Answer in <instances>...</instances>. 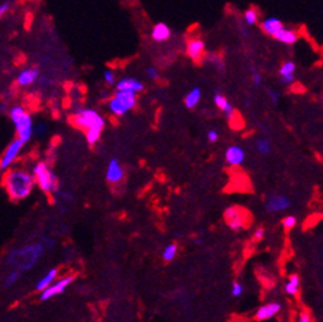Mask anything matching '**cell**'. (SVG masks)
Here are the masks:
<instances>
[{
    "label": "cell",
    "instance_id": "cell-7",
    "mask_svg": "<svg viewBox=\"0 0 323 322\" xmlns=\"http://www.w3.org/2000/svg\"><path fill=\"white\" fill-rule=\"evenodd\" d=\"M24 142L20 140V138H16L13 140L11 144L7 146V149L4 150L3 155L0 157V171L4 173L8 169H11L16 161L20 157L21 151L24 149Z\"/></svg>",
    "mask_w": 323,
    "mask_h": 322
},
{
    "label": "cell",
    "instance_id": "cell-38",
    "mask_svg": "<svg viewBox=\"0 0 323 322\" xmlns=\"http://www.w3.org/2000/svg\"><path fill=\"white\" fill-rule=\"evenodd\" d=\"M280 80H281V83L284 86H291V84H293V83L296 82V75L295 74L284 75V76L280 78Z\"/></svg>",
    "mask_w": 323,
    "mask_h": 322
},
{
    "label": "cell",
    "instance_id": "cell-18",
    "mask_svg": "<svg viewBox=\"0 0 323 322\" xmlns=\"http://www.w3.org/2000/svg\"><path fill=\"white\" fill-rule=\"evenodd\" d=\"M273 38H276V40L281 42V44H285V45H293V44L298 41L299 36L295 29H289L282 26L277 33L274 34Z\"/></svg>",
    "mask_w": 323,
    "mask_h": 322
},
{
    "label": "cell",
    "instance_id": "cell-16",
    "mask_svg": "<svg viewBox=\"0 0 323 322\" xmlns=\"http://www.w3.org/2000/svg\"><path fill=\"white\" fill-rule=\"evenodd\" d=\"M213 100H214L216 107H218L222 112H224V115H225L226 119H227L229 121H233L234 117L237 116V112H235V108L230 104V101L227 100V98L224 95H221V94H216L214 98H213Z\"/></svg>",
    "mask_w": 323,
    "mask_h": 322
},
{
    "label": "cell",
    "instance_id": "cell-1",
    "mask_svg": "<svg viewBox=\"0 0 323 322\" xmlns=\"http://www.w3.org/2000/svg\"><path fill=\"white\" fill-rule=\"evenodd\" d=\"M3 187L9 198L13 201H21L32 194L36 180L32 171L24 167H11L3 173Z\"/></svg>",
    "mask_w": 323,
    "mask_h": 322
},
{
    "label": "cell",
    "instance_id": "cell-42",
    "mask_svg": "<svg viewBox=\"0 0 323 322\" xmlns=\"http://www.w3.org/2000/svg\"><path fill=\"white\" fill-rule=\"evenodd\" d=\"M206 137H208L209 142H217V140H218L217 130H209L208 134H206Z\"/></svg>",
    "mask_w": 323,
    "mask_h": 322
},
{
    "label": "cell",
    "instance_id": "cell-3",
    "mask_svg": "<svg viewBox=\"0 0 323 322\" xmlns=\"http://www.w3.org/2000/svg\"><path fill=\"white\" fill-rule=\"evenodd\" d=\"M8 116L16 129L17 138H20L24 144H28L33 138V123L32 115L23 105H12L8 109Z\"/></svg>",
    "mask_w": 323,
    "mask_h": 322
},
{
    "label": "cell",
    "instance_id": "cell-41",
    "mask_svg": "<svg viewBox=\"0 0 323 322\" xmlns=\"http://www.w3.org/2000/svg\"><path fill=\"white\" fill-rule=\"evenodd\" d=\"M264 234H266V230H264V227H258L254 233V238L255 240H263L264 238Z\"/></svg>",
    "mask_w": 323,
    "mask_h": 322
},
{
    "label": "cell",
    "instance_id": "cell-33",
    "mask_svg": "<svg viewBox=\"0 0 323 322\" xmlns=\"http://www.w3.org/2000/svg\"><path fill=\"white\" fill-rule=\"evenodd\" d=\"M243 294V285L239 281H234L231 285V296L233 297H239Z\"/></svg>",
    "mask_w": 323,
    "mask_h": 322
},
{
    "label": "cell",
    "instance_id": "cell-10",
    "mask_svg": "<svg viewBox=\"0 0 323 322\" xmlns=\"http://www.w3.org/2000/svg\"><path fill=\"white\" fill-rule=\"evenodd\" d=\"M124 176H125V171H124V167L121 166L119 159L117 158L111 159L108 163V167H106V180L111 184H117V183L123 182Z\"/></svg>",
    "mask_w": 323,
    "mask_h": 322
},
{
    "label": "cell",
    "instance_id": "cell-32",
    "mask_svg": "<svg viewBox=\"0 0 323 322\" xmlns=\"http://www.w3.org/2000/svg\"><path fill=\"white\" fill-rule=\"evenodd\" d=\"M296 225H297V219H296L295 216L289 215L282 219V226H284V229H286V230H292Z\"/></svg>",
    "mask_w": 323,
    "mask_h": 322
},
{
    "label": "cell",
    "instance_id": "cell-8",
    "mask_svg": "<svg viewBox=\"0 0 323 322\" xmlns=\"http://www.w3.org/2000/svg\"><path fill=\"white\" fill-rule=\"evenodd\" d=\"M74 279L75 277L71 276V275L61 277V279H55L53 284H50L48 288H45L44 291L40 292V294H41L40 295V300H41V301H49V300H51V298L58 296V295L63 294L66 289L74 283Z\"/></svg>",
    "mask_w": 323,
    "mask_h": 322
},
{
    "label": "cell",
    "instance_id": "cell-20",
    "mask_svg": "<svg viewBox=\"0 0 323 322\" xmlns=\"http://www.w3.org/2000/svg\"><path fill=\"white\" fill-rule=\"evenodd\" d=\"M282 26H284L282 21L280 20V19H277V17H267L266 20L262 21L263 32L268 34V36H271V37H273L274 34L277 33Z\"/></svg>",
    "mask_w": 323,
    "mask_h": 322
},
{
    "label": "cell",
    "instance_id": "cell-17",
    "mask_svg": "<svg viewBox=\"0 0 323 322\" xmlns=\"http://www.w3.org/2000/svg\"><path fill=\"white\" fill-rule=\"evenodd\" d=\"M171 28L164 23H158L152 26L151 30V38L156 42H164L168 41L171 38Z\"/></svg>",
    "mask_w": 323,
    "mask_h": 322
},
{
    "label": "cell",
    "instance_id": "cell-44",
    "mask_svg": "<svg viewBox=\"0 0 323 322\" xmlns=\"http://www.w3.org/2000/svg\"><path fill=\"white\" fill-rule=\"evenodd\" d=\"M195 244L199 245V246H201V245L204 244V241L201 240V238H195Z\"/></svg>",
    "mask_w": 323,
    "mask_h": 322
},
{
    "label": "cell",
    "instance_id": "cell-35",
    "mask_svg": "<svg viewBox=\"0 0 323 322\" xmlns=\"http://www.w3.org/2000/svg\"><path fill=\"white\" fill-rule=\"evenodd\" d=\"M46 133V128L42 125V123H38L33 126V137H42Z\"/></svg>",
    "mask_w": 323,
    "mask_h": 322
},
{
    "label": "cell",
    "instance_id": "cell-23",
    "mask_svg": "<svg viewBox=\"0 0 323 322\" xmlns=\"http://www.w3.org/2000/svg\"><path fill=\"white\" fill-rule=\"evenodd\" d=\"M200 100H201L200 87H195V88H192V90L185 95L184 98L185 107L188 108V109H193V108H196L197 105H199Z\"/></svg>",
    "mask_w": 323,
    "mask_h": 322
},
{
    "label": "cell",
    "instance_id": "cell-28",
    "mask_svg": "<svg viewBox=\"0 0 323 322\" xmlns=\"http://www.w3.org/2000/svg\"><path fill=\"white\" fill-rule=\"evenodd\" d=\"M243 17H245V23L247 25L258 24L259 11L256 8H254V7H251V8H248L247 11H246L245 15H243Z\"/></svg>",
    "mask_w": 323,
    "mask_h": 322
},
{
    "label": "cell",
    "instance_id": "cell-22",
    "mask_svg": "<svg viewBox=\"0 0 323 322\" xmlns=\"http://www.w3.org/2000/svg\"><path fill=\"white\" fill-rule=\"evenodd\" d=\"M285 289L286 295H289V296H297L299 292V289H301V277L298 275H291L288 281L285 283Z\"/></svg>",
    "mask_w": 323,
    "mask_h": 322
},
{
    "label": "cell",
    "instance_id": "cell-11",
    "mask_svg": "<svg viewBox=\"0 0 323 322\" xmlns=\"http://www.w3.org/2000/svg\"><path fill=\"white\" fill-rule=\"evenodd\" d=\"M280 312H281V304H280V302H267V304L262 305L256 310L255 320H256V321H267V320L276 317Z\"/></svg>",
    "mask_w": 323,
    "mask_h": 322
},
{
    "label": "cell",
    "instance_id": "cell-24",
    "mask_svg": "<svg viewBox=\"0 0 323 322\" xmlns=\"http://www.w3.org/2000/svg\"><path fill=\"white\" fill-rule=\"evenodd\" d=\"M108 109H109V112H111L113 116H116V117H121V116H125L126 113L130 112L123 103H120L115 96H112L109 101H108Z\"/></svg>",
    "mask_w": 323,
    "mask_h": 322
},
{
    "label": "cell",
    "instance_id": "cell-37",
    "mask_svg": "<svg viewBox=\"0 0 323 322\" xmlns=\"http://www.w3.org/2000/svg\"><path fill=\"white\" fill-rule=\"evenodd\" d=\"M268 96H270L271 103L274 104V105H276V104L278 103V100H280V92L273 90V88H270V90H268Z\"/></svg>",
    "mask_w": 323,
    "mask_h": 322
},
{
    "label": "cell",
    "instance_id": "cell-31",
    "mask_svg": "<svg viewBox=\"0 0 323 322\" xmlns=\"http://www.w3.org/2000/svg\"><path fill=\"white\" fill-rule=\"evenodd\" d=\"M102 78H104V82L108 84V86H115L116 84V74L115 71L111 70V69H106L102 74Z\"/></svg>",
    "mask_w": 323,
    "mask_h": 322
},
{
    "label": "cell",
    "instance_id": "cell-19",
    "mask_svg": "<svg viewBox=\"0 0 323 322\" xmlns=\"http://www.w3.org/2000/svg\"><path fill=\"white\" fill-rule=\"evenodd\" d=\"M116 99L119 100L120 103H123L125 107L131 111L134 109L135 105H137V94L131 91H121V90H116L115 95H113Z\"/></svg>",
    "mask_w": 323,
    "mask_h": 322
},
{
    "label": "cell",
    "instance_id": "cell-34",
    "mask_svg": "<svg viewBox=\"0 0 323 322\" xmlns=\"http://www.w3.org/2000/svg\"><path fill=\"white\" fill-rule=\"evenodd\" d=\"M146 76H148L149 79H151V80H155V79L159 78V71H158L156 67L149 66L148 69H146Z\"/></svg>",
    "mask_w": 323,
    "mask_h": 322
},
{
    "label": "cell",
    "instance_id": "cell-14",
    "mask_svg": "<svg viewBox=\"0 0 323 322\" xmlns=\"http://www.w3.org/2000/svg\"><path fill=\"white\" fill-rule=\"evenodd\" d=\"M38 78H40V71L34 67H28V69H24L19 73L16 83L17 86L20 87H29L37 82Z\"/></svg>",
    "mask_w": 323,
    "mask_h": 322
},
{
    "label": "cell",
    "instance_id": "cell-27",
    "mask_svg": "<svg viewBox=\"0 0 323 322\" xmlns=\"http://www.w3.org/2000/svg\"><path fill=\"white\" fill-rule=\"evenodd\" d=\"M176 254H177V245L170 244L164 248L163 252H162V258H163L164 262H172L175 259Z\"/></svg>",
    "mask_w": 323,
    "mask_h": 322
},
{
    "label": "cell",
    "instance_id": "cell-29",
    "mask_svg": "<svg viewBox=\"0 0 323 322\" xmlns=\"http://www.w3.org/2000/svg\"><path fill=\"white\" fill-rule=\"evenodd\" d=\"M256 149L260 154L263 155H267V154L271 153V150H272V145H271V141L267 140V138H260L256 142Z\"/></svg>",
    "mask_w": 323,
    "mask_h": 322
},
{
    "label": "cell",
    "instance_id": "cell-9",
    "mask_svg": "<svg viewBox=\"0 0 323 322\" xmlns=\"http://www.w3.org/2000/svg\"><path fill=\"white\" fill-rule=\"evenodd\" d=\"M292 207L291 198L286 195H272L266 202V211L268 213H281V212L288 211Z\"/></svg>",
    "mask_w": 323,
    "mask_h": 322
},
{
    "label": "cell",
    "instance_id": "cell-12",
    "mask_svg": "<svg viewBox=\"0 0 323 322\" xmlns=\"http://www.w3.org/2000/svg\"><path fill=\"white\" fill-rule=\"evenodd\" d=\"M246 153L245 149L238 146V145H231L227 148L225 153V159L227 162V165L233 166V167H237V166H241L243 162H245Z\"/></svg>",
    "mask_w": 323,
    "mask_h": 322
},
{
    "label": "cell",
    "instance_id": "cell-13",
    "mask_svg": "<svg viewBox=\"0 0 323 322\" xmlns=\"http://www.w3.org/2000/svg\"><path fill=\"white\" fill-rule=\"evenodd\" d=\"M205 54V42L201 38H192L187 42V55L192 61L199 62Z\"/></svg>",
    "mask_w": 323,
    "mask_h": 322
},
{
    "label": "cell",
    "instance_id": "cell-6",
    "mask_svg": "<svg viewBox=\"0 0 323 322\" xmlns=\"http://www.w3.org/2000/svg\"><path fill=\"white\" fill-rule=\"evenodd\" d=\"M224 219H225L226 225L233 231L243 230L247 223H248L247 212L243 208L237 207V205H231V207L226 208L225 213H224Z\"/></svg>",
    "mask_w": 323,
    "mask_h": 322
},
{
    "label": "cell",
    "instance_id": "cell-21",
    "mask_svg": "<svg viewBox=\"0 0 323 322\" xmlns=\"http://www.w3.org/2000/svg\"><path fill=\"white\" fill-rule=\"evenodd\" d=\"M58 272H59L58 269L49 270V271L38 280L37 284H36V289H37L38 292H41V291H44L45 288H48L50 284H53L54 280L58 277Z\"/></svg>",
    "mask_w": 323,
    "mask_h": 322
},
{
    "label": "cell",
    "instance_id": "cell-26",
    "mask_svg": "<svg viewBox=\"0 0 323 322\" xmlns=\"http://www.w3.org/2000/svg\"><path fill=\"white\" fill-rule=\"evenodd\" d=\"M84 133H86L87 144L90 145V146H95L100 141V138H101L102 130H100V129H88Z\"/></svg>",
    "mask_w": 323,
    "mask_h": 322
},
{
    "label": "cell",
    "instance_id": "cell-40",
    "mask_svg": "<svg viewBox=\"0 0 323 322\" xmlns=\"http://www.w3.org/2000/svg\"><path fill=\"white\" fill-rule=\"evenodd\" d=\"M9 8H11V4H9L8 1H4V3L0 4V19L4 16L5 13L8 12Z\"/></svg>",
    "mask_w": 323,
    "mask_h": 322
},
{
    "label": "cell",
    "instance_id": "cell-43",
    "mask_svg": "<svg viewBox=\"0 0 323 322\" xmlns=\"http://www.w3.org/2000/svg\"><path fill=\"white\" fill-rule=\"evenodd\" d=\"M42 244L45 245L46 250H50V248H53L54 246V240L53 238H49V237H46V238L42 240Z\"/></svg>",
    "mask_w": 323,
    "mask_h": 322
},
{
    "label": "cell",
    "instance_id": "cell-4",
    "mask_svg": "<svg viewBox=\"0 0 323 322\" xmlns=\"http://www.w3.org/2000/svg\"><path fill=\"white\" fill-rule=\"evenodd\" d=\"M70 123L74 125L75 128L82 129V130H88V129H100L104 130L106 125L105 117L99 113L96 109L92 108L80 107L75 109L74 113L70 117Z\"/></svg>",
    "mask_w": 323,
    "mask_h": 322
},
{
    "label": "cell",
    "instance_id": "cell-45",
    "mask_svg": "<svg viewBox=\"0 0 323 322\" xmlns=\"http://www.w3.org/2000/svg\"><path fill=\"white\" fill-rule=\"evenodd\" d=\"M322 101H323V99H322Z\"/></svg>",
    "mask_w": 323,
    "mask_h": 322
},
{
    "label": "cell",
    "instance_id": "cell-36",
    "mask_svg": "<svg viewBox=\"0 0 323 322\" xmlns=\"http://www.w3.org/2000/svg\"><path fill=\"white\" fill-rule=\"evenodd\" d=\"M251 79H252V83H254L255 86H262L263 84V78H262V75L259 74L258 71L255 70L254 67H252V69H251Z\"/></svg>",
    "mask_w": 323,
    "mask_h": 322
},
{
    "label": "cell",
    "instance_id": "cell-25",
    "mask_svg": "<svg viewBox=\"0 0 323 322\" xmlns=\"http://www.w3.org/2000/svg\"><path fill=\"white\" fill-rule=\"evenodd\" d=\"M21 275H23V272L19 271V270H13V269L9 270V272L5 275L4 281H3V283H4V287H7V288H11V287H13V285L16 284L17 281L20 280Z\"/></svg>",
    "mask_w": 323,
    "mask_h": 322
},
{
    "label": "cell",
    "instance_id": "cell-5",
    "mask_svg": "<svg viewBox=\"0 0 323 322\" xmlns=\"http://www.w3.org/2000/svg\"><path fill=\"white\" fill-rule=\"evenodd\" d=\"M32 173L36 180V186L46 195H57L58 180L53 170L44 161L36 162L32 167Z\"/></svg>",
    "mask_w": 323,
    "mask_h": 322
},
{
    "label": "cell",
    "instance_id": "cell-30",
    "mask_svg": "<svg viewBox=\"0 0 323 322\" xmlns=\"http://www.w3.org/2000/svg\"><path fill=\"white\" fill-rule=\"evenodd\" d=\"M296 63L293 61H285L282 63L280 69H278V75L280 76H284V75H289V74H295L296 71Z\"/></svg>",
    "mask_w": 323,
    "mask_h": 322
},
{
    "label": "cell",
    "instance_id": "cell-15",
    "mask_svg": "<svg viewBox=\"0 0 323 322\" xmlns=\"http://www.w3.org/2000/svg\"><path fill=\"white\" fill-rule=\"evenodd\" d=\"M116 90H121V91H131L138 94L145 90V84L137 78H131V76H126V78L120 79L119 82H116Z\"/></svg>",
    "mask_w": 323,
    "mask_h": 322
},
{
    "label": "cell",
    "instance_id": "cell-39",
    "mask_svg": "<svg viewBox=\"0 0 323 322\" xmlns=\"http://www.w3.org/2000/svg\"><path fill=\"white\" fill-rule=\"evenodd\" d=\"M298 321L299 322H310L311 321V314L309 313V312H306V310H303V312H301V313H299Z\"/></svg>",
    "mask_w": 323,
    "mask_h": 322
},
{
    "label": "cell",
    "instance_id": "cell-2",
    "mask_svg": "<svg viewBox=\"0 0 323 322\" xmlns=\"http://www.w3.org/2000/svg\"><path fill=\"white\" fill-rule=\"evenodd\" d=\"M46 251L45 245L40 242H33L23 246V248H12L5 256L4 263L9 270H19L21 272H28L41 259L42 254Z\"/></svg>",
    "mask_w": 323,
    "mask_h": 322
}]
</instances>
